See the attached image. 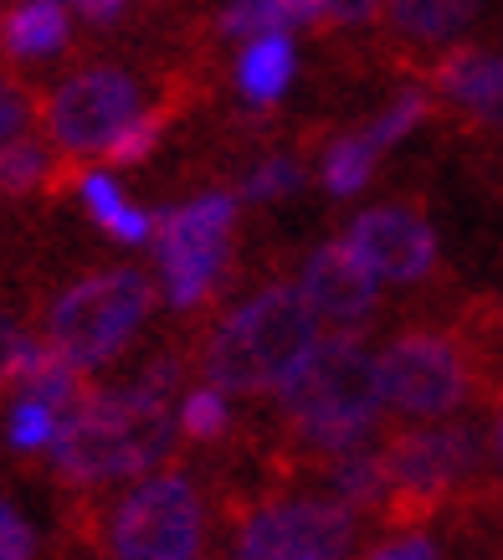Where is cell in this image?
<instances>
[{"label":"cell","mask_w":503,"mask_h":560,"mask_svg":"<svg viewBox=\"0 0 503 560\" xmlns=\"http://www.w3.org/2000/svg\"><path fill=\"white\" fill-rule=\"evenodd\" d=\"M180 432L196 442H211L226 432V396L217 386H201L185 396V411H180Z\"/></svg>","instance_id":"24"},{"label":"cell","mask_w":503,"mask_h":560,"mask_svg":"<svg viewBox=\"0 0 503 560\" xmlns=\"http://www.w3.org/2000/svg\"><path fill=\"white\" fill-rule=\"evenodd\" d=\"M154 308V283L134 268L93 272L83 283H72L47 314V340L83 371L114 360L124 345L139 335V324Z\"/></svg>","instance_id":"5"},{"label":"cell","mask_w":503,"mask_h":560,"mask_svg":"<svg viewBox=\"0 0 503 560\" xmlns=\"http://www.w3.org/2000/svg\"><path fill=\"white\" fill-rule=\"evenodd\" d=\"M242 88H247L252 103H272L293 78V42L283 32L257 36L247 51H242V68H236Z\"/></svg>","instance_id":"18"},{"label":"cell","mask_w":503,"mask_h":560,"mask_svg":"<svg viewBox=\"0 0 503 560\" xmlns=\"http://www.w3.org/2000/svg\"><path fill=\"white\" fill-rule=\"evenodd\" d=\"M114 560H201L206 550V504L185 474H160L124 493L108 520Z\"/></svg>","instance_id":"8"},{"label":"cell","mask_w":503,"mask_h":560,"mask_svg":"<svg viewBox=\"0 0 503 560\" xmlns=\"http://www.w3.org/2000/svg\"><path fill=\"white\" fill-rule=\"evenodd\" d=\"M36 114H47V98H36L32 88L16 83V78H0V144L26 139V124Z\"/></svg>","instance_id":"23"},{"label":"cell","mask_w":503,"mask_h":560,"mask_svg":"<svg viewBox=\"0 0 503 560\" xmlns=\"http://www.w3.org/2000/svg\"><path fill=\"white\" fill-rule=\"evenodd\" d=\"M360 560H442V550H436L432 535L411 529V535H390V540H381L370 556H360Z\"/></svg>","instance_id":"28"},{"label":"cell","mask_w":503,"mask_h":560,"mask_svg":"<svg viewBox=\"0 0 503 560\" xmlns=\"http://www.w3.org/2000/svg\"><path fill=\"white\" fill-rule=\"evenodd\" d=\"M375 283H381V278L354 257L350 242H324L319 253L303 262L299 293L324 329L360 340V329H365V324L375 319V308H381V289H375Z\"/></svg>","instance_id":"11"},{"label":"cell","mask_w":503,"mask_h":560,"mask_svg":"<svg viewBox=\"0 0 503 560\" xmlns=\"http://www.w3.org/2000/svg\"><path fill=\"white\" fill-rule=\"evenodd\" d=\"M57 427H62V417L51 407H42V401H16V411H11V422H5V432H11V442L16 447H51V438H57Z\"/></svg>","instance_id":"25"},{"label":"cell","mask_w":503,"mask_h":560,"mask_svg":"<svg viewBox=\"0 0 503 560\" xmlns=\"http://www.w3.org/2000/svg\"><path fill=\"white\" fill-rule=\"evenodd\" d=\"M68 42V11L57 0H26L5 16V51L11 57H42Z\"/></svg>","instance_id":"17"},{"label":"cell","mask_w":503,"mask_h":560,"mask_svg":"<svg viewBox=\"0 0 503 560\" xmlns=\"http://www.w3.org/2000/svg\"><path fill=\"white\" fill-rule=\"evenodd\" d=\"M390 474V493L381 504V525L386 529H411L432 525L436 514H447L463 493L483 474V432L472 422H432L411 427L381 447Z\"/></svg>","instance_id":"4"},{"label":"cell","mask_w":503,"mask_h":560,"mask_svg":"<svg viewBox=\"0 0 503 560\" xmlns=\"http://www.w3.org/2000/svg\"><path fill=\"white\" fill-rule=\"evenodd\" d=\"M169 119H175V103H154L150 114H139V119L103 150V165H144L154 154V144H160V135L169 129Z\"/></svg>","instance_id":"21"},{"label":"cell","mask_w":503,"mask_h":560,"mask_svg":"<svg viewBox=\"0 0 503 560\" xmlns=\"http://www.w3.org/2000/svg\"><path fill=\"white\" fill-rule=\"evenodd\" d=\"M232 226L236 201L232 196H201L190 206H175L154 221V253H160V278L165 299L175 308L201 304L217 289L221 268L232 257Z\"/></svg>","instance_id":"9"},{"label":"cell","mask_w":503,"mask_h":560,"mask_svg":"<svg viewBox=\"0 0 503 560\" xmlns=\"http://www.w3.org/2000/svg\"><path fill=\"white\" fill-rule=\"evenodd\" d=\"M299 165L293 160H268L262 171L247 180V196L252 201H268V196H288V190H299Z\"/></svg>","instance_id":"27"},{"label":"cell","mask_w":503,"mask_h":560,"mask_svg":"<svg viewBox=\"0 0 503 560\" xmlns=\"http://www.w3.org/2000/svg\"><path fill=\"white\" fill-rule=\"evenodd\" d=\"M36 535L11 504H0V560H32Z\"/></svg>","instance_id":"29"},{"label":"cell","mask_w":503,"mask_h":560,"mask_svg":"<svg viewBox=\"0 0 503 560\" xmlns=\"http://www.w3.org/2000/svg\"><path fill=\"white\" fill-rule=\"evenodd\" d=\"M314 345H319L314 308L303 304L299 289L272 283L211 329L201 365L221 396H262L283 386Z\"/></svg>","instance_id":"3"},{"label":"cell","mask_w":503,"mask_h":560,"mask_svg":"<svg viewBox=\"0 0 503 560\" xmlns=\"http://www.w3.org/2000/svg\"><path fill=\"white\" fill-rule=\"evenodd\" d=\"M83 196H87V211L98 217V226L108 232V237H118V242H144V237H154V221L144 217L139 206L124 201L108 175H83Z\"/></svg>","instance_id":"19"},{"label":"cell","mask_w":503,"mask_h":560,"mask_svg":"<svg viewBox=\"0 0 503 560\" xmlns=\"http://www.w3.org/2000/svg\"><path fill=\"white\" fill-rule=\"evenodd\" d=\"M375 154L381 150H375L365 135L329 144V154H324V186L335 190V196H354V190L370 180V171H375Z\"/></svg>","instance_id":"20"},{"label":"cell","mask_w":503,"mask_h":560,"mask_svg":"<svg viewBox=\"0 0 503 560\" xmlns=\"http://www.w3.org/2000/svg\"><path fill=\"white\" fill-rule=\"evenodd\" d=\"M381 365V396L390 411L401 417H453L468 407L472 386H478V365H472L468 345L442 329H406L375 355Z\"/></svg>","instance_id":"7"},{"label":"cell","mask_w":503,"mask_h":560,"mask_svg":"<svg viewBox=\"0 0 503 560\" xmlns=\"http://www.w3.org/2000/svg\"><path fill=\"white\" fill-rule=\"evenodd\" d=\"M72 5H78L87 21H114L118 11H124V0H72Z\"/></svg>","instance_id":"32"},{"label":"cell","mask_w":503,"mask_h":560,"mask_svg":"<svg viewBox=\"0 0 503 560\" xmlns=\"http://www.w3.org/2000/svg\"><path fill=\"white\" fill-rule=\"evenodd\" d=\"M5 390H21V401H42L51 407L57 417H72V411H83L98 390L87 381V371L78 360H68L57 345H26V355L16 360V371L5 381Z\"/></svg>","instance_id":"14"},{"label":"cell","mask_w":503,"mask_h":560,"mask_svg":"<svg viewBox=\"0 0 503 560\" xmlns=\"http://www.w3.org/2000/svg\"><path fill=\"white\" fill-rule=\"evenodd\" d=\"M381 365L354 335L319 340L278 386V417L288 432V468H329L381 432Z\"/></svg>","instance_id":"1"},{"label":"cell","mask_w":503,"mask_h":560,"mask_svg":"<svg viewBox=\"0 0 503 560\" xmlns=\"http://www.w3.org/2000/svg\"><path fill=\"white\" fill-rule=\"evenodd\" d=\"M381 16L406 42H447V36L472 26L478 0H386Z\"/></svg>","instance_id":"15"},{"label":"cell","mask_w":503,"mask_h":560,"mask_svg":"<svg viewBox=\"0 0 503 560\" xmlns=\"http://www.w3.org/2000/svg\"><path fill=\"white\" fill-rule=\"evenodd\" d=\"M51 160L36 139H16V144H0V190H36L47 180Z\"/></svg>","instance_id":"22"},{"label":"cell","mask_w":503,"mask_h":560,"mask_svg":"<svg viewBox=\"0 0 503 560\" xmlns=\"http://www.w3.org/2000/svg\"><path fill=\"white\" fill-rule=\"evenodd\" d=\"M386 0H324V21L335 26H354V21H370Z\"/></svg>","instance_id":"31"},{"label":"cell","mask_w":503,"mask_h":560,"mask_svg":"<svg viewBox=\"0 0 503 560\" xmlns=\"http://www.w3.org/2000/svg\"><path fill=\"white\" fill-rule=\"evenodd\" d=\"M134 119H139V78L124 68L78 72L47 98L51 139L72 154L108 150Z\"/></svg>","instance_id":"10"},{"label":"cell","mask_w":503,"mask_h":560,"mask_svg":"<svg viewBox=\"0 0 503 560\" xmlns=\"http://www.w3.org/2000/svg\"><path fill=\"white\" fill-rule=\"evenodd\" d=\"M26 335H21V324L11 319V314H0V390H5V381H11V371H16V360L26 355Z\"/></svg>","instance_id":"30"},{"label":"cell","mask_w":503,"mask_h":560,"mask_svg":"<svg viewBox=\"0 0 503 560\" xmlns=\"http://www.w3.org/2000/svg\"><path fill=\"white\" fill-rule=\"evenodd\" d=\"M344 242L381 283H421L436 268V237L417 206H375L354 221Z\"/></svg>","instance_id":"12"},{"label":"cell","mask_w":503,"mask_h":560,"mask_svg":"<svg viewBox=\"0 0 503 560\" xmlns=\"http://www.w3.org/2000/svg\"><path fill=\"white\" fill-rule=\"evenodd\" d=\"M175 422H169V401L144 396V390L124 386L108 396H93L83 411L62 417L57 438H51V468L68 483H118V478L150 474L154 463L169 458Z\"/></svg>","instance_id":"2"},{"label":"cell","mask_w":503,"mask_h":560,"mask_svg":"<svg viewBox=\"0 0 503 560\" xmlns=\"http://www.w3.org/2000/svg\"><path fill=\"white\" fill-rule=\"evenodd\" d=\"M360 535V514L329 493H272L242 510L232 560H344Z\"/></svg>","instance_id":"6"},{"label":"cell","mask_w":503,"mask_h":560,"mask_svg":"<svg viewBox=\"0 0 503 560\" xmlns=\"http://www.w3.org/2000/svg\"><path fill=\"white\" fill-rule=\"evenodd\" d=\"M319 478H324V493H329L335 504H344V510H354V514H381V504H386V493H390L386 458L370 453V447L329 463Z\"/></svg>","instance_id":"16"},{"label":"cell","mask_w":503,"mask_h":560,"mask_svg":"<svg viewBox=\"0 0 503 560\" xmlns=\"http://www.w3.org/2000/svg\"><path fill=\"white\" fill-rule=\"evenodd\" d=\"M432 88L478 124L503 129V57L483 47H453L432 62Z\"/></svg>","instance_id":"13"},{"label":"cell","mask_w":503,"mask_h":560,"mask_svg":"<svg viewBox=\"0 0 503 560\" xmlns=\"http://www.w3.org/2000/svg\"><path fill=\"white\" fill-rule=\"evenodd\" d=\"M421 119H426V98H421V93H406V98H396L386 114H381V119L370 124L365 139L375 144V150H386V144H396L401 135H411Z\"/></svg>","instance_id":"26"},{"label":"cell","mask_w":503,"mask_h":560,"mask_svg":"<svg viewBox=\"0 0 503 560\" xmlns=\"http://www.w3.org/2000/svg\"><path fill=\"white\" fill-rule=\"evenodd\" d=\"M493 453H499V463H503V407H499V417H493Z\"/></svg>","instance_id":"33"}]
</instances>
